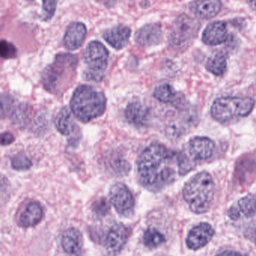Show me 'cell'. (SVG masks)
<instances>
[{"label":"cell","mask_w":256,"mask_h":256,"mask_svg":"<svg viewBox=\"0 0 256 256\" xmlns=\"http://www.w3.org/2000/svg\"><path fill=\"white\" fill-rule=\"evenodd\" d=\"M14 140V136L10 132H6L0 134V146H8L13 143Z\"/></svg>","instance_id":"31"},{"label":"cell","mask_w":256,"mask_h":256,"mask_svg":"<svg viewBox=\"0 0 256 256\" xmlns=\"http://www.w3.org/2000/svg\"><path fill=\"white\" fill-rule=\"evenodd\" d=\"M44 210L40 203L32 202L20 216V224L24 228L36 226L42 221Z\"/></svg>","instance_id":"19"},{"label":"cell","mask_w":256,"mask_h":256,"mask_svg":"<svg viewBox=\"0 0 256 256\" xmlns=\"http://www.w3.org/2000/svg\"><path fill=\"white\" fill-rule=\"evenodd\" d=\"M237 207L239 213L243 214L248 218H252L256 214V196L250 194L239 200Z\"/></svg>","instance_id":"24"},{"label":"cell","mask_w":256,"mask_h":256,"mask_svg":"<svg viewBox=\"0 0 256 256\" xmlns=\"http://www.w3.org/2000/svg\"><path fill=\"white\" fill-rule=\"evenodd\" d=\"M214 190L212 174L208 172H201L191 178L184 186V200L194 213L202 214L210 209Z\"/></svg>","instance_id":"4"},{"label":"cell","mask_w":256,"mask_h":256,"mask_svg":"<svg viewBox=\"0 0 256 256\" xmlns=\"http://www.w3.org/2000/svg\"><path fill=\"white\" fill-rule=\"evenodd\" d=\"M84 245L82 234L79 230L70 228L66 230L62 238V246L67 254L79 256Z\"/></svg>","instance_id":"18"},{"label":"cell","mask_w":256,"mask_h":256,"mask_svg":"<svg viewBox=\"0 0 256 256\" xmlns=\"http://www.w3.org/2000/svg\"><path fill=\"white\" fill-rule=\"evenodd\" d=\"M124 116L128 122L136 128H147L152 118L150 109L140 102L130 103L126 108Z\"/></svg>","instance_id":"12"},{"label":"cell","mask_w":256,"mask_h":256,"mask_svg":"<svg viewBox=\"0 0 256 256\" xmlns=\"http://www.w3.org/2000/svg\"><path fill=\"white\" fill-rule=\"evenodd\" d=\"M165 240L164 234L155 228H148L144 232L143 236L144 244L149 249L158 248L162 244Z\"/></svg>","instance_id":"25"},{"label":"cell","mask_w":256,"mask_h":256,"mask_svg":"<svg viewBox=\"0 0 256 256\" xmlns=\"http://www.w3.org/2000/svg\"><path fill=\"white\" fill-rule=\"evenodd\" d=\"M128 230L123 224L114 226L108 232L105 240V250L108 255L116 256L127 244Z\"/></svg>","instance_id":"10"},{"label":"cell","mask_w":256,"mask_h":256,"mask_svg":"<svg viewBox=\"0 0 256 256\" xmlns=\"http://www.w3.org/2000/svg\"><path fill=\"white\" fill-rule=\"evenodd\" d=\"M16 56V49L13 44L7 40H0V57L9 60L15 58Z\"/></svg>","instance_id":"28"},{"label":"cell","mask_w":256,"mask_h":256,"mask_svg":"<svg viewBox=\"0 0 256 256\" xmlns=\"http://www.w3.org/2000/svg\"><path fill=\"white\" fill-rule=\"evenodd\" d=\"M98 1L102 4H104V6H109V7L114 6L116 3V0H98Z\"/></svg>","instance_id":"34"},{"label":"cell","mask_w":256,"mask_h":256,"mask_svg":"<svg viewBox=\"0 0 256 256\" xmlns=\"http://www.w3.org/2000/svg\"><path fill=\"white\" fill-rule=\"evenodd\" d=\"M200 24L188 15L180 14L172 25L168 34V42L172 48L182 50L186 48L196 36Z\"/></svg>","instance_id":"7"},{"label":"cell","mask_w":256,"mask_h":256,"mask_svg":"<svg viewBox=\"0 0 256 256\" xmlns=\"http://www.w3.org/2000/svg\"><path fill=\"white\" fill-rule=\"evenodd\" d=\"M110 207L106 198H100L93 204L92 212L98 216H105L109 212Z\"/></svg>","instance_id":"30"},{"label":"cell","mask_w":256,"mask_h":256,"mask_svg":"<svg viewBox=\"0 0 256 256\" xmlns=\"http://www.w3.org/2000/svg\"><path fill=\"white\" fill-rule=\"evenodd\" d=\"M44 19L49 20L55 14L58 0H42Z\"/></svg>","instance_id":"29"},{"label":"cell","mask_w":256,"mask_h":256,"mask_svg":"<svg viewBox=\"0 0 256 256\" xmlns=\"http://www.w3.org/2000/svg\"><path fill=\"white\" fill-rule=\"evenodd\" d=\"M56 127L58 132L64 136H69L73 132L74 124L72 114L67 106L63 108L58 112L56 118Z\"/></svg>","instance_id":"21"},{"label":"cell","mask_w":256,"mask_h":256,"mask_svg":"<svg viewBox=\"0 0 256 256\" xmlns=\"http://www.w3.org/2000/svg\"><path fill=\"white\" fill-rule=\"evenodd\" d=\"M216 256H244L242 255L240 252H236V251H225V252H221Z\"/></svg>","instance_id":"33"},{"label":"cell","mask_w":256,"mask_h":256,"mask_svg":"<svg viewBox=\"0 0 256 256\" xmlns=\"http://www.w3.org/2000/svg\"><path fill=\"white\" fill-rule=\"evenodd\" d=\"M137 176L143 188L158 192L180 176L179 152L159 143L148 146L137 161Z\"/></svg>","instance_id":"1"},{"label":"cell","mask_w":256,"mask_h":256,"mask_svg":"<svg viewBox=\"0 0 256 256\" xmlns=\"http://www.w3.org/2000/svg\"><path fill=\"white\" fill-rule=\"evenodd\" d=\"M12 168L18 171H26L32 166L31 160L24 154H18L10 159Z\"/></svg>","instance_id":"26"},{"label":"cell","mask_w":256,"mask_h":256,"mask_svg":"<svg viewBox=\"0 0 256 256\" xmlns=\"http://www.w3.org/2000/svg\"><path fill=\"white\" fill-rule=\"evenodd\" d=\"M131 30L127 26L118 25L106 30L104 33V40L112 48L121 50L127 46L130 37Z\"/></svg>","instance_id":"17"},{"label":"cell","mask_w":256,"mask_h":256,"mask_svg":"<svg viewBox=\"0 0 256 256\" xmlns=\"http://www.w3.org/2000/svg\"><path fill=\"white\" fill-rule=\"evenodd\" d=\"M214 142L206 136H195L190 140L186 154L196 164L207 160L213 156L215 152Z\"/></svg>","instance_id":"9"},{"label":"cell","mask_w":256,"mask_h":256,"mask_svg":"<svg viewBox=\"0 0 256 256\" xmlns=\"http://www.w3.org/2000/svg\"><path fill=\"white\" fill-rule=\"evenodd\" d=\"M14 98L7 93L0 94V118L3 120L12 114L14 109Z\"/></svg>","instance_id":"27"},{"label":"cell","mask_w":256,"mask_h":256,"mask_svg":"<svg viewBox=\"0 0 256 256\" xmlns=\"http://www.w3.org/2000/svg\"><path fill=\"white\" fill-rule=\"evenodd\" d=\"M70 108L78 120L90 122L104 114L106 98L102 92L90 86L82 85L75 90L70 99Z\"/></svg>","instance_id":"3"},{"label":"cell","mask_w":256,"mask_h":256,"mask_svg":"<svg viewBox=\"0 0 256 256\" xmlns=\"http://www.w3.org/2000/svg\"><path fill=\"white\" fill-rule=\"evenodd\" d=\"M162 39L160 26L156 24L144 25L136 34V42L142 48H149L159 44Z\"/></svg>","instance_id":"13"},{"label":"cell","mask_w":256,"mask_h":256,"mask_svg":"<svg viewBox=\"0 0 256 256\" xmlns=\"http://www.w3.org/2000/svg\"><path fill=\"white\" fill-rule=\"evenodd\" d=\"M110 200L120 215L128 216L132 214L135 204L134 196L126 184L116 183L112 185L110 190Z\"/></svg>","instance_id":"8"},{"label":"cell","mask_w":256,"mask_h":256,"mask_svg":"<svg viewBox=\"0 0 256 256\" xmlns=\"http://www.w3.org/2000/svg\"><path fill=\"white\" fill-rule=\"evenodd\" d=\"M255 104V100L250 97L219 98L212 104L210 115L215 121L227 124L249 116Z\"/></svg>","instance_id":"5"},{"label":"cell","mask_w":256,"mask_h":256,"mask_svg":"<svg viewBox=\"0 0 256 256\" xmlns=\"http://www.w3.org/2000/svg\"><path fill=\"white\" fill-rule=\"evenodd\" d=\"M228 216H230V219L234 221L238 220L240 218V214L236 206L230 208V210H228Z\"/></svg>","instance_id":"32"},{"label":"cell","mask_w":256,"mask_h":256,"mask_svg":"<svg viewBox=\"0 0 256 256\" xmlns=\"http://www.w3.org/2000/svg\"><path fill=\"white\" fill-rule=\"evenodd\" d=\"M206 67L215 76H222L227 70L226 57L222 52H218L208 58Z\"/></svg>","instance_id":"22"},{"label":"cell","mask_w":256,"mask_h":256,"mask_svg":"<svg viewBox=\"0 0 256 256\" xmlns=\"http://www.w3.org/2000/svg\"><path fill=\"white\" fill-rule=\"evenodd\" d=\"M228 39L226 24L222 21H215L209 24L203 32L202 42L209 46L225 43Z\"/></svg>","instance_id":"14"},{"label":"cell","mask_w":256,"mask_h":256,"mask_svg":"<svg viewBox=\"0 0 256 256\" xmlns=\"http://www.w3.org/2000/svg\"><path fill=\"white\" fill-rule=\"evenodd\" d=\"M86 32V27L82 22H72L68 26L63 38V44L66 49L75 50L80 48L85 40Z\"/></svg>","instance_id":"16"},{"label":"cell","mask_w":256,"mask_h":256,"mask_svg":"<svg viewBox=\"0 0 256 256\" xmlns=\"http://www.w3.org/2000/svg\"><path fill=\"white\" fill-rule=\"evenodd\" d=\"M76 66L78 60L74 56L58 54L42 72V81L45 90L52 94L66 91L74 80Z\"/></svg>","instance_id":"2"},{"label":"cell","mask_w":256,"mask_h":256,"mask_svg":"<svg viewBox=\"0 0 256 256\" xmlns=\"http://www.w3.org/2000/svg\"><path fill=\"white\" fill-rule=\"evenodd\" d=\"M154 97L164 104L174 103L177 100V92L170 84L158 86L154 91Z\"/></svg>","instance_id":"23"},{"label":"cell","mask_w":256,"mask_h":256,"mask_svg":"<svg viewBox=\"0 0 256 256\" xmlns=\"http://www.w3.org/2000/svg\"><path fill=\"white\" fill-rule=\"evenodd\" d=\"M190 10L197 18L209 20L216 16L222 8L221 0H196L189 6Z\"/></svg>","instance_id":"15"},{"label":"cell","mask_w":256,"mask_h":256,"mask_svg":"<svg viewBox=\"0 0 256 256\" xmlns=\"http://www.w3.org/2000/svg\"><path fill=\"white\" fill-rule=\"evenodd\" d=\"M255 242H256V236H255Z\"/></svg>","instance_id":"36"},{"label":"cell","mask_w":256,"mask_h":256,"mask_svg":"<svg viewBox=\"0 0 256 256\" xmlns=\"http://www.w3.org/2000/svg\"><path fill=\"white\" fill-rule=\"evenodd\" d=\"M214 233V230L210 224L202 222L190 232L186 238V245L192 250L201 249L212 240Z\"/></svg>","instance_id":"11"},{"label":"cell","mask_w":256,"mask_h":256,"mask_svg":"<svg viewBox=\"0 0 256 256\" xmlns=\"http://www.w3.org/2000/svg\"><path fill=\"white\" fill-rule=\"evenodd\" d=\"M108 60L109 52L103 44L96 40L90 42L84 54V62L86 66L84 78L93 82L102 81L104 78Z\"/></svg>","instance_id":"6"},{"label":"cell","mask_w":256,"mask_h":256,"mask_svg":"<svg viewBox=\"0 0 256 256\" xmlns=\"http://www.w3.org/2000/svg\"><path fill=\"white\" fill-rule=\"evenodd\" d=\"M32 109L28 104L20 103L14 108L10 114L12 124L18 129H22L28 126L31 122Z\"/></svg>","instance_id":"20"},{"label":"cell","mask_w":256,"mask_h":256,"mask_svg":"<svg viewBox=\"0 0 256 256\" xmlns=\"http://www.w3.org/2000/svg\"><path fill=\"white\" fill-rule=\"evenodd\" d=\"M250 7L252 8L254 10H256V0H250Z\"/></svg>","instance_id":"35"}]
</instances>
